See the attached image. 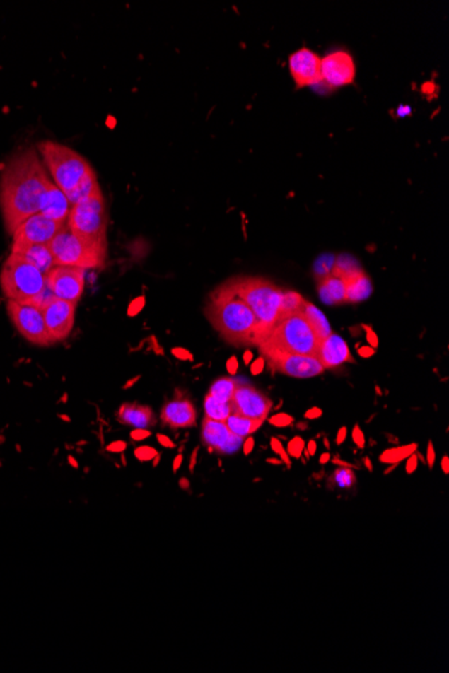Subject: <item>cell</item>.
Masks as SVG:
<instances>
[{"label":"cell","mask_w":449,"mask_h":673,"mask_svg":"<svg viewBox=\"0 0 449 673\" xmlns=\"http://www.w3.org/2000/svg\"><path fill=\"white\" fill-rule=\"evenodd\" d=\"M11 253L22 257L43 274H47L55 267L54 257L50 252L49 243H13Z\"/></svg>","instance_id":"obj_20"},{"label":"cell","mask_w":449,"mask_h":673,"mask_svg":"<svg viewBox=\"0 0 449 673\" xmlns=\"http://www.w3.org/2000/svg\"><path fill=\"white\" fill-rule=\"evenodd\" d=\"M202 440L210 449L221 455L233 453L244 444V438L234 435L225 422L213 421L210 418L204 419Z\"/></svg>","instance_id":"obj_17"},{"label":"cell","mask_w":449,"mask_h":673,"mask_svg":"<svg viewBox=\"0 0 449 673\" xmlns=\"http://www.w3.org/2000/svg\"><path fill=\"white\" fill-rule=\"evenodd\" d=\"M117 419L135 429H147L155 422L152 409L139 404H123L117 411Z\"/></svg>","instance_id":"obj_22"},{"label":"cell","mask_w":449,"mask_h":673,"mask_svg":"<svg viewBox=\"0 0 449 673\" xmlns=\"http://www.w3.org/2000/svg\"><path fill=\"white\" fill-rule=\"evenodd\" d=\"M301 312L305 316L307 322L313 327V332L316 334V336L320 341L332 334L331 328H330V324L327 322L326 316L317 310L315 305L305 301Z\"/></svg>","instance_id":"obj_25"},{"label":"cell","mask_w":449,"mask_h":673,"mask_svg":"<svg viewBox=\"0 0 449 673\" xmlns=\"http://www.w3.org/2000/svg\"><path fill=\"white\" fill-rule=\"evenodd\" d=\"M232 406L234 413L240 416L265 421L271 411L272 401L257 389L243 385L234 392Z\"/></svg>","instance_id":"obj_15"},{"label":"cell","mask_w":449,"mask_h":673,"mask_svg":"<svg viewBox=\"0 0 449 673\" xmlns=\"http://www.w3.org/2000/svg\"><path fill=\"white\" fill-rule=\"evenodd\" d=\"M416 467H417V456H416V455H410L408 464H407V472L412 473V472L416 471Z\"/></svg>","instance_id":"obj_39"},{"label":"cell","mask_w":449,"mask_h":673,"mask_svg":"<svg viewBox=\"0 0 449 673\" xmlns=\"http://www.w3.org/2000/svg\"><path fill=\"white\" fill-rule=\"evenodd\" d=\"M235 296L245 301L255 313L264 331V337L281 319V303L284 292L274 283L261 277H238L225 283Z\"/></svg>","instance_id":"obj_3"},{"label":"cell","mask_w":449,"mask_h":673,"mask_svg":"<svg viewBox=\"0 0 449 673\" xmlns=\"http://www.w3.org/2000/svg\"><path fill=\"white\" fill-rule=\"evenodd\" d=\"M204 312L219 335L231 344L259 346L264 339V331L255 313L225 285L211 295Z\"/></svg>","instance_id":"obj_2"},{"label":"cell","mask_w":449,"mask_h":673,"mask_svg":"<svg viewBox=\"0 0 449 673\" xmlns=\"http://www.w3.org/2000/svg\"><path fill=\"white\" fill-rule=\"evenodd\" d=\"M64 228V223L55 222L41 213L30 216L23 223H21L13 235V243H43L50 242L58 231Z\"/></svg>","instance_id":"obj_14"},{"label":"cell","mask_w":449,"mask_h":673,"mask_svg":"<svg viewBox=\"0 0 449 673\" xmlns=\"http://www.w3.org/2000/svg\"><path fill=\"white\" fill-rule=\"evenodd\" d=\"M332 477H334L335 484L341 486V488H350L355 483L354 473H353V471H350L349 468L337 469Z\"/></svg>","instance_id":"obj_31"},{"label":"cell","mask_w":449,"mask_h":673,"mask_svg":"<svg viewBox=\"0 0 449 673\" xmlns=\"http://www.w3.org/2000/svg\"><path fill=\"white\" fill-rule=\"evenodd\" d=\"M174 353L177 355L179 359H190V353L186 351L174 350Z\"/></svg>","instance_id":"obj_46"},{"label":"cell","mask_w":449,"mask_h":673,"mask_svg":"<svg viewBox=\"0 0 449 673\" xmlns=\"http://www.w3.org/2000/svg\"><path fill=\"white\" fill-rule=\"evenodd\" d=\"M317 291L326 304L346 303V279L334 270L319 281Z\"/></svg>","instance_id":"obj_23"},{"label":"cell","mask_w":449,"mask_h":673,"mask_svg":"<svg viewBox=\"0 0 449 673\" xmlns=\"http://www.w3.org/2000/svg\"><path fill=\"white\" fill-rule=\"evenodd\" d=\"M262 367H264V361H262V359H260V361H257V362L255 363V365H253V368H252V373H253V374L261 373V371H262Z\"/></svg>","instance_id":"obj_44"},{"label":"cell","mask_w":449,"mask_h":673,"mask_svg":"<svg viewBox=\"0 0 449 673\" xmlns=\"http://www.w3.org/2000/svg\"><path fill=\"white\" fill-rule=\"evenodd\" d=\"M414 450H416V445L414 444L408 445V446H401V447H395V449H389V450H386V452L382 453L380 460H381L382 462L395 464V462L402 461L404 458L409 457L410 455H413Z\"/></svg>","instance_id":"obj_30"},{"label":"cell","mask_w":449,"mask_h":673,"mask_svg":"<svg viewBox=\"0 0 449 673\" xmlns=\"http://www.w3.org/2000/svg\"><path fill=\"white\" fill-rule=\"evenodd\" d=\"M320 340L303 312L283 316L259 344L262 350H277L301 355H315Z\"/></svg>","instance_id":"obj_5"},{"label":"cell","mask_w":449,"mask_h":673,"mask_svg":"<svg viewBox=\"0 0 449 673\" xmlns=\"http://www.w3.org/2000/svg\"><path fill=\"white\" fill-rule=\"evenodd\" d=\"M252 447H253V440H252V438H247V441L245 443V446H244V450H245L246 455H247V453H250Z\"/></svg>","instance_id":"obj_48"},{"label":"cell","mask_w":449,"mask_h":673,"mask_svg":"<svg viewBox=\"0 0 449 673\" xmlns=\"http://www.w3.org/2000/svg\"><path fill=\"white\" fill-rule=\"evenodd\" d=\"M315 452H316V443H315V441H310V443H308V453H310V456H313Z\"/></svg>","instance_id":"obj_50"},{"label":"cell","mask_w":449,"mask_h":673,"mask_svg":"<svg viewBox=\"0 0 449 673\" xmlns=\"http://www.w3.org/2000/svg\"><path fill=\"white\" fill-rule=\"evenodd\" d=\"M38 152L47 174L65 195L95 171L83 156L64 144L45 140L38 144Z\"/></svg>","instance_id":"obj_4"},{"label":"cell","mask_w":449,"mask_h":673,"mask_svg":"<svg viewBox=\"0 0 449 673\" xmlns=\"http://www.w3.org/2000/svg\"><path fill=\"white\" fill-rule=\"evenodd\" d=\"M228 368H229V371H231V373H235V370L238 368V363H237V359H235V358H232V359L229 361V363H228Z\"/></svg>","instance_id":"obj_47"},{"label":"cell","mask_w":449,"mask_h":673,"mask_svg":"<svg viewBox=\"0 0 449 673\" xmlns=\"http://www.w3.org/2000/svg\"><path fill=\"white\" fill-rule=\"evenodd\" d=\"M322 414H323V411H322L320 409L313 407V409L308 410V411L305 413V418H310V419H311V418H319Z\"/></svg>","instance_id":"obj_41"},{"label":"cell","mask_w":449,"mask_h":673,"mask_svg":"<svg viewBox=\"0 0 449 673\" xmlns=\"http://www.w3.org/2000/svg\"><path fill=\"white\" fill-rule=\"evenodd\" d=\"M55 267H74L83 270L98 269L105 265L108 246H101L74 234L65 223L49 242Z\"/></svg>","instance_id":"obj_6"},{"label":"cell","mask_w":449,"mask_h":673,"mask_svg":"<svg viewBox=\"0 0 449 673\" xmlns=\"http://www.w3.org/2000/svg\"><path fill=\"white\" fill-rule=\"evenodd\" d=\"M50 182L52 177L35 149H23L6 163L0 175V209L10 234L28 218L40 213L42 197Z\"/></svg>","instance_id":"obj_1"},{"label":"cell","mask_w":449,"mask_h":673,"mask_svg":"<svg viewBox=\"0 0 449 673\" xmlns=\"http://www.w3.org/2000/svg\"><path fill=\"white\" fill-rule=\"evenodd\" d=\"M371 281L363 271L346 279V303H359L371 295Z\"/></svg>","instance_id":"obj_24"},{"label":"cell","mask_w":449,"mask_h":673,"mask_svg":"<svg viewBox=\"0 0 449 673\" xmlns=\"http://www.w3.org/2000/svg\"><path fill=\"white\" fill-rule=\"evenodd\" d=\"M70 210H71V206L69 203L66 195L58 189L54 182L52 180L42 197L40 213L42 216H47L55 222L65 225L68 222Z\"/></svg>","instance_id":"obj_19"},{"label":"cell","mask_w":449,"mask_h":673,"mask_svg":"<svg viewBox=\"0 0 449 673\" xmlns=\"http://www.w3.org/2000/svg\"><path fill=\"white\" fill-rule=\"evenodd\" d=\"M47 286L46 274L22 257L11 253L0 270V289L8 300L33 304Z\"/></svg>","instance_id":"obj_7"},{"label":"cell","mask_w":449,"mask_h":673,"mask_svg":"<svg viewBox=\"0 0 449 673\" xmlns=\"http://www.w3.org/2000/svg\"><path fill=\"white\" fill-rule=\"evenodd\" d=\"M441 467H443V471H444V473H448V472H449V460H448V457H447V456H445V457L443 458V461H441Z\"/></svg>","instance_id":"obj_49"},{"label":"cell","mask_w":449,"mask_h":673,"mask_svg":"<svg viewBox=\"0 0 449 673\" xmlns=\"http://www.w3.org/2000/svg\"><path fill=\"white\" fill-rule=\"evenodd\" d=\"M320 61L322 58L307 47H301L289 55V73L298 88L313 86L322 82Z\"/></svg>","instance_id":"obj_16"},{"label":"cell","mask_w":449,"mask_h":673,"mask_svg":"<svg viewBox=\"0 0 449 673\" xmlns=\"http://www.w3.org/2000/svg\"><path fill=\"white\" fill-rule=\"evenodd\" d=\"M158 441H159L161 444L163 445V446H165V447H174V446H175V444H174V443H173V441H171L168 437L162 435V434H159V435H158Z\"/></svg>","instance_id":"obj_40"},{"label":"cell","mask_w":449,"mask_h":673,"mask_svg":"<svg viewBox=\"0 0 449 673\" xmlns=\"http://www.w3.org/2000/svg\"><path fill=\"white\" fill-rule=\"evenodd\" d=\"M180 461H182V456L179 455V456L177 457V460H175V464H174V469H175V471H177V468H179V464H180Z\"/></svg>","instance_id":"obj_51"},{"label":"cell","mask_w":449,"mask_h":673,"mask_svg":"<svg viewBox=\"0 0 449 673\" xmlns=\"http://www.w3.org/2000/svg\"><path fill=\"white\" fill-rule=\"evenodd\" d=\"M262 422L264 421L252 419V418L244 417V416H240L237 413H233L232 416L226 419L225 423L228 425L229 431H232L234 435L246 438L249 434H253L255 431H259Z\"/></svg>","instance_id":"obj_26"},{"label":"cell","mask_w":449,"mask_h":673,"mask_svg":"<svg viewBox=\"0 0 449 673\" xmlns=\"http://www.w3.org/2000/svg\"><path fill=\"white\" fill-rule=\"evenodd\" d=\"M76 305L74 303L54 298L46 308H43V317L49 336L53 343L65 340L70 335L74 319H76Z\"/></svg>","instance_id":"obj_13"},{"label":"cell","mask_w":449,"mask_h":673,"mask_svg":"<svg viewBox=\"0 0 449 673\" xmlns=\"http://www.w3.org/2000/svg\"><path fill=\"white\" fill-rule=\"evenodd\" d=\"M346 435H347V429L346 428H342L339 433H338V438H337V443L338 444H342L344 440H346Z\"/></svg>","instance_id":"obj_45"},{"label":"cell","mask_w":449,"mask_h":673,"mask_svg":"<svg viewBox=\"0 0 449 673\" xmlns=\"http://www.w3.org/2000/svg\"><path fill=\"white\" fill-rule=\"evenodd\" d=\"M204 413H206V418L219 421V422H226V419L232 416L234 410H233L232 402H221L207 394L204 397Z\"/></svg>","instance_id":"obj_27"},{"label":"cell","mask_w":449,"mask_h":673,"mask_svg":"<svg viewBox=\"0 0 449 673\" xmlns=\"http://www.w3.org/2000/svg\"><path fill=\"white\" fill-rule=\"evenodd\" d=\"M271 446H272V450L274 453H277L280 457H281V461L286 464V465H291V460H289V456L286 455L284 447H283V444L277 440V438H272L271 440Z\"/></svg>","instance_id":"obj_36"},{"label":"cell","mask_w":449,"mask_h":673,"mask_svg":"<svg viewBox=\"0 0 449 673\" xmlns=\"http://www.w3.org/2000/svg\"><path fill=\"white\" fill-rule=\"evenodd\" d=\"M328 458H330V455H327V453L326 455H323L322 458H320V462H326V461H328Z\"/></svg>","instance_id":"obj_52"},{"label":"cell","mask_w":449,"mask_h":673,"mask_svg":"<svg viewBox=\"0 0 449 673\" xmlns=\"http://www.w3.org/2000/svg\"><path fill=\"white\" fill-rule=\"evenodd\" d=\"M320 76L330 89H338L354 82L355 64L347 52H334L320 61Z\"/></svg>","instance_id":"obj_12"},{"label":"cell","mask_w":449,"mask_h":673,"mask_svg":"<svg viewBox=\"0 0 449 673\" xmlns=\"http://www.w3.org/2000/svg\"><path fill=\"white\" fill-rule=\"evenodd\" d=\"M135 456L141 461H150L152 458L158 456V452L150 446H140V447H136Z\"/></svg>","instance_id":"obj_34"},{"label":"cell","mask_w":449,"mask_h":673,"mask_svg":"<svg viewBox=\"0 0 449 673\" xmlns=\"http://www.w3.org/2000/svg\"><path fill=\"white\" fill-rule=\"evenodd\" d=\"M316 358L325 368H337L342 364L353 362L347 343L339 335L331 334L319 343Z\"/></svg>","instance_id":"obj_18"},{"label":"cell","mask_w":449,"mask_h":673,"mask_svg":"<svg viewBox=\"0 0 449 673\" xmlns=\"http://www.w3.org/2000/svg\"><path fill=\"white\" fill-rule=\"evenodd\" d=\"M66 225L82 238L101 246H108V213L101 189L71 207Z\"/></svg>","instance_id":"obj_8"},{"label":"cell","mask_w":449,"mask_h":673,"mask_svg":"<svg viewBox=\"0 0 449 673\" xmlns=\"http://www.w3.org/2000/svg\"><path fill=\"white\" fill-rule=\"evenodd\" d=\"M304 304H305V300L300 296L299 293L284 292L283 303H281V317L293 312H299L303 310Z\"/></svg>","instance_id":"obj_29"},{"label":"cell","mask_w":449,"mask_h":673,"mask_svg":"<svg viewBox=\"0 0 449 673\" xmlns=\"http://www.w3.org/2000/svg\"><path fill=\"white\" fill-rule=\"evenodd\" d=\"M86 270L74 267H54L46 274V283L55 298L77 304L85 288Z\"/></svg>","instance_id":"obj_11"},{"label":"cell","mask_w":449,"mask_h":673,"mask_svg":"<svg viewBox=\"0 0 449 673\" xmlns=\"http://www.w3.org/2000/svg\"><path fill=\"white\" fill-rule=\"evenodd\" d=\"M305 447V443L301 437H295L288 443V455L292 457L299 458Z\"/></svg>","instance_id":"obj_33"},{"label":"cell","mask_w":449,"mask_h":673,"mask_svg":"<svg viewBox=\"0 0 449 673\" xmlns=\"http://www.w3.org/2000/svg\"><path fill=\"white\" fill-rule=\"evenodd\" d=\"M150 431H146V429H136V431L131 433V437L135 441H141V440H146L147 437H150Z\"/></svg>","instance_id":"obj_38"},{"label":"cell","mask_w":449,"mask_h":673,"mask_svg":"<svg viewBox=\"0 0 449 673\" xmlns=\"http://www.w3.org/2000/svg\"><path fill=\"white\" fill-rule=\"evenodd\" d=\"M353 440L359 447L365 446V435H363L362 431L359 429V426H355L354 431H353Z\"/></svg>","instance_id":"obj_37"},{"label":"cell","mask_w":449,"mask_h":673,"mask_svg":"<svg viewBox=\"0 0 449 673\" xmlns=\"http://www.w3.org/2000/svg\"><path fill=\"white\" fill-rule=\"evenodd\" d=\"M268 462H271V464H281V460H272V458H271V460H268Z\"/></svg>","instance_id":"obj_53"},{"label":"cell","mask_w":449,"mask_h":673,"mask_svg":"<svg viewBox=\"0 0 449 673\" xmlns=\"http://www.w3.org/2000/svg\"><path fill=\"white\" fill-rule=\"evenodd\" d=\"M7 312L18 332L30 343L35 346H41V347H47L53 344L46 328L43 312L40 308L31 304H23V303H16L13 300H8Z\"/></svg>","instance_id":"obj_9"},{"label":"cell","mask_w":449,"mask_h":673,"mask_svg":"<svg viewBox=\"0 0 449 673\" xmlns=\"http://www.w3.org/2000/svg\"><path fill=\"white\" fill-rule=\"evenodd\" d=\"M238 386V382L233 378H219L211 385L209 395L221 402H232L233 395Z\"/></svg>","instance_id":"obj_28"},{"label":"cell","mask_w":449,"mask_h":673,"mask_svg":"<svg viewBox=\"0 0 449 673\" xmlns=\"http://www.w3.org/2000/svg\"><path fill=\"white\" fill-rule=\"evenodd\" d=\"M269 422L272 423L273 426L286 428V426H289V425L293 423V418L288 416V414H284V413H280V414H276V416L269 418Z\"/></svg>","instance_id":"obj_35"},{"label":"cell","mask_w":449,"mask_h":673,"mask_svg":"<svg viewBox=\"0 0 449 673\" xmlns=\"http://www.w3.org/2000/svg\"><path fill=\"white\" fill-rule=\"evenodd\" d=\"M326 258L327 256L323 257V264L320 261H317L316 265H315V276L319 279V281L327 277L335 267V261H337L335 257H328V261H326Z\"/></svg>","instance_id":"obj_32"},{"label":"cell","mask_w":449,"mask_h":673,"mask_svg":"<svg viewBox=\"0 0 449 673\" xmlns=\"http://www.w3.org/2000/svg\"><path fill=\"white\" fill-rule=\"evenodd\" d=\"M162 421L171 428H190L195 423V407L189 401H171L162 409Z\"/></svg>","instance_id":"obj_21"},{"label":"cell","mask_w":449,"mask_h":673,"mask_svg":"<svg viewBox=\"0 0 449 673\" xmlns=\"http://www.w3.org/2000/svg\"><path fill=\"white\" fill-rule=\"evenodd\" d=\"M428 464H429L431 468H432L433 464H435V450H433V445H432V443L429 444V447H428Z\"/></svg>","instance_id":"obj_42"},{"label":"cell","mask_w":449,"mask_h":673,"mask_svg":"<svg viewBox=\"0 0 449 673\" xmlns=\"http://www.w3.org/2000/svg\"><path fill=\"white\" fill-rule=\"evenodd\" d=\"M124 447H125L124 443H115V444L109 445L108 450H110V452H119V450H123Z\"/></svg>","instance_id":"obj_43"},{"label":"cell","mask_w":449,"mask_h":673,"mask_svg":"<svg viewBox=\"0 0 449 673\" xmlns=\"http://www.w3.org/2000/svg\"><path fill=\"white\" fill-rule=\"evenodd\" d=\"M268 359L271 368L288 377L313 378L320 375L326 368L315 355H301L277 350L261 351Z\"/></svg>","instance_id":"obj_10"}]
</instances>
